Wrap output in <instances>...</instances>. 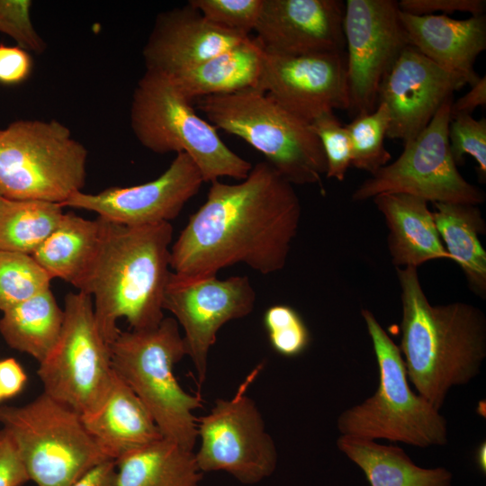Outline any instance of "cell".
Returning <instances> with one entry per match:
<instances>
[{"label":"cell","instance_id":"7402d4cb","mask_svg":"<svg viewBox=\"0 0 486 486\" xmlns=\"http://www.w3.org/2000/svg\"><path fill=\"white\" fill-rule=\"evenodd\" d=\"M372 200L384 217L388 250L396 268L449 259L427 201L399 193L380 194Z\"/></svg>","mask_w":486,"mask_h":486},{"label":"cell","instance_id":"60d3db41","mask_svg":"<svg viewBox=\"0 0 486 486\" xmlns=\"http://www.w3.org/2000/svg\"><path fill=\"white\" fill-rule=\"evenodd\" d=\"M486 104V76H481L479 80L471 86V90L456 101H453L451 105V117L469 114L472 115L473 111L479 106Z\"/></svg>","mask_w":486,"mask_h":486},{"label":"cell","instance_id":"8d00e7d4","mask_svg":"<svg viewBox=\"0 0 486 486\" xmlns=\"http://www.w3.org/2000/svg\"><path fill=\"white\" fill-rule=\"evenodd\" d=\"M398 5L400 12L412 15H430L436 12L445 15L455 12L483 15L486 10L485 0H400Z\"/></svg>","mask_w":486,"mask_h":486},{"label":"cell","instance_id":"484cf974","mask_svg":"<svg viewBox=\"0 0 486 486\" xmlns=\"http://www.w3.org/2000/svg\"><path fill=\"white\" fill-rule=\"evenodd\" d=\"M434 220L449 259L463 270L471 291L486 299V252L479 236L485 234L482 213L474 204L434 203Z\"/></svg>","mask_w":486,"mask_h":486},{"label":"cell","instance_id":"d590c367","mask_svg":"<svg viewBox=\"0 0 486 486\" xmlns=\"http://www.w3.org/2000/svg\"><path fill=\"white\" fill-rule=\"evenodd\" d=\"M29 0H0V32L12 37L24 50L41 52L46 45L35 31Z\"/></svg>","mask_w":486,"mask_h":486},{"label":"cell","instance_id":"ee69618b","mask_svg":"<svg viewBox=\"0 0 486 486\" xmlns=\"http://www.w3.org/2000/svg\"><path fill=\"white\" fill-rule=\"evenodd\" d=\"M2 400H4V399H3V396H2V393H1V391H0V401H1Z\"/></svg>","mask_w":486,"mask_h":486},{"label":"cell","instance_id":"d4e9b609","mask_svg":"<svg viewBox=\"0 0 486 486\" xmlns=\"http://www.w3.org/2000/svg\"><path fill=\"white\" fill-rule=\"evenodd\" d=\"M337 447L363 471L370 486H452L447 469L419 467L399 446L341 435Z\"/></svg>","mask_w":486,"mask_h":486},{"label":"cell","instance_id":"7a4b0ae2","mask_svg":"<svg viewBox=\"0 0 486 486\" xmlns=\"http://www.w3.org/2000/svg\"><path fill=\"white\" fill-rule=\"evenodd\" d=\"M400 288V350L409 381L436 410L449 391L470 382L486 358V317L470 303L433 305L418 268H396Z\"/></svg>","mask_w":486,"mask_h":486},{"label":"cell","instance_id":"2e32d148","mask_svg":"<svg viewBox=\"0 0 486 486\" xmlns=\"http://www.w3.org/2000/svg\"><path fill=\"white\" fill-rule=\"evenodd\" d=\"M264 52L258 91L310 123L324 112L347 111L346 53Z\"/></svg>","mask_w":486,"mask_h":486},{"label":"cell","instance_id":"83f0119b","mask_svg":"<svg viewBox=\"0 0 486 486\" xmlns=\"http://www.w3.org/2000/svg\"><path fill=\"white\" fill-rule=\"evenodd\" d=\"M63 323L64 311L48 289L4 311L0 334L10 347L40 363L57 344Z\"/></svg>","mask_w":486,"mask_h":486},{"label":"cell","instance_id":"cb8c5ba5","mask_svg":"<svg viewBox=\"0 0 486 486\" xmlns=\"http://www.w3.org/2000/svg\"><path fill=\"white\" fill-rule=\"evenodd\" d=\"M103 220H87L67 212L50 237L32 255L51 279L80 288L96 258Z\"/></svg>","mask_w":486,"mask_h":486},{"label":"cell","instance_id":"ffe728a7","mask_svg":"<svg viewBox=\"0 0 486 486\" xmlns=\"http://www.w3.org/2000/svg\"><path fill=\"white\" fill-rule=\"evenodd\" d=\"M410 44L443 69L472 86L481 76L474 70L486 49V17L458 20L445 14L412 15L400 12Z\"/></svg>","mask_w":486,"mask_h":486},{"label":"cell","instance_id":"8fae6325","mask_svg":"<svg viewBox=\"0 0 486 486\" xmlns=\"http://www.w3.org/2000/svg\"><path fill=\"white\" fill-rule=\"evenodd\" d=\"M453 96L446 99L428 126L403 144L400 157L381 167L353 192V202L380 194L399 193L425 201L479 205L486 195L459 173L449 148L448 127Z\"/></svg>","mask_w":486,"mask_h":486},{"label":"cell","instance_id":"f1b7e54d","mask_svg":"<svg viewBox=\"0 0 486 486\" xmlns=\"http://www.w3.org/2000/svg\"><path fill=\"white\" fill-rule=\"evenodd\" d=\"M62 208L45 201L0 198V250L32 255L58 226Z\"/></svg>","mask_w":486,"mask_h":486},{"label":"cell","instance_id":"4316f807","mask_svg":"<svg viewBox=\"0 0 486 486\" xmlns=\"http://www.w3.org/2000/svg\"><path fill=\"white\" fill-rule=\"evenodd\" d=\"M116 486H199L194 451L164 437L115 461Z\"/></svg>","mask_w":486,"mask_h":486},{"label":"cell","instance_id":"52a82bcc","mask_svg":"<svg viewBox=\"0 0 486 486\" xmlns=\"http://www.w3.org/2000/svg\"><path fill=\"white\" fill-rule=\"evenodd\" d=\"M361 315L372 340L379 385L371 397L338 416V431L341 435L383 438L421 448L445 446L448 440L446 418L412 391L400 347L374 314L362 309Z\"/></svg>","mask_w":486,"mask_h":486},{"label":"cell","instance_id":"4dcf8cb0","mask_svg":"<svg viewBox=\"0 0 486 486\" xmlns=\"http://www.w3.org/2000/svg\"><path fill=\"white\" fill-rule=\"evenodd\" d=\"M50 280L32 255L0 250V310L50 289Z\"/></svg>","mask_w":486,"mask_h":486},{"label":"cell","instance_id":"7c38bea8","mask_svg":"<svg viewBox=\"0 0 486 486\" xmlns=\"http://www.w3.org/2000/svg\"><path fill=\"white\" fill-rule=\"evenodd\" d=\"M263 365H257L229 399H218L197 418L200 447L194 453L199 470L224 471L244 484L258 483L273 474L277 451L256 402L247 394Z\"/></svg>","mask_w":486,"mask_h":486},{"label":"cell","instance_id":"1f68e13d","mask_svg":"<svg viewBox=\"0 0 486 486\" xmlns=\"http://www.w3.org/2000/svg\"><path fill=\"white\" fill-rule=\"evenodd\" d=\"M263 321L270 345L277 354L295 357L308 348L310 330L292 307L284 304L270 306L264 313Z\"/></svg>","mask_w":486,"mask_h":486},{"label":"cell","instance_id":"ab89813d","mask_svg":"<svg viewBox=\"0 0 486 486\" xmlns=\"http://www.w3.org/2000/svg\"><path fill=\"white\" fill-rule=\"evenodd\" d=\"M27 382V375L14 358L0 360V391L3 399L19 394Z\"/></svg>","mask_w":486,"mask_h":486},{"label":"cell","instance_id":"6da1fadb","mask_svg":"<svg viewBox=\"0 0 486 486\" xmlns=\"http://www.w3.org/2000/svg\"><path fill=\"white\" fill-rule=\"evenodd\" d=\"M301 217L293 185L258 162L238 184L211 183L205 202L171 246L170 269L190 279L216 276L237 264L276 273L287 263Z\"/></svg>","mask_w":486,"mask_h":486},{"label":"cell","instance_id":"5b68a950","mask_svg":"<svg viewBox=\"0 0 486 486\" xmlns=\"http://www.w3.org/2000/svg\"><path fill=\"white\" fill-rule=\"evenodd\" d=\"M196 108L216 129L259 151L292 185L313 184L322 194L327 161L310 122L255 89L197 99Z\"/></svg>","mask_w":486,"mask_h":486},{"label":"cell","instance_id":"4fadbf2b","mask_svg":"<svg viewBox=\"0 0 486 486\" xmlns=\"http://www.w3.org/2000/svg\"><path fill=\"white\" fill-rule=\"evenodd\" d=\"M343 33L347 112L354 119L375 110L384 76L410 44L395 0H346Z\"/></svg>","mask_w":486,"mask_h":486},{"label":"cell","instance_id":"9c48e42d","mask_svg":"<svg viewBox=\"0 0 486 486\" xmlns=\"http://www.w3.org/2000/svg\"><path fill=\"white\" fill-rule=\"evenodd\" d=\"M0 423L37 486H71L110 460L87 432L81 415L45 392L23 406H0Z\"/></svg>","mask_w":486,"mask_h":486},{"label":"cell","instance_id":"ba28073f","mask_svg":"<svg viewBox=\"0 0 486 486\" xmlns=\"http://www.w3.org/2000/svg\"><path fill=\"white\" fill-rule=\"evenodd\" d=\"M87 151L51 120H19L0 130V197L62 204L80 192Z\"/></svg>","mask_w":486,"mask_h":486},{"label":"cell","instance_id":"d6a6232c","mask_svg":"<svg viewBox=\"0 0 486 486\" xmlns=\"http://www.w3.org/2000/svg\"><path fill=\"white\" fill-rule=\"evenodd\" d=\"M448 140L456 166L463 165L465 156H471L478 165L481 182L486 179V119L477 120L469 114L451 117Z\"/></svg>","mask_w":486,"mask_h":486},{"label":"cell","instance_id":"8992f818","mask_svg":"<svg viewBox=\"0 0 486 486\" xmlns=\"http://www.w3.org/2000/svg\"><path fill=\"white\" fill-rule=\"evenodd\" d=\"M130 126L146 148L158 154L189 156L204 182L221 177L242 180L253 166L222 141L217 129L196 113L192 102L163 74L146 70L138 82Z\"/></svg>","mask_w":486,"mask_h":486},{"label":"cell","instance_id":"d6986e66","mask_svg":"<svg viewBox=\"0 0 486 486\" xmlns=\"http://www.w3.org/2000/svg\"><path fill=\"white\" fill-rule=\"evenodd\" d=\"M249 37L212 23L188 3L157 17L143 49L146 70L172 76Z\"/></svg>","mask_w":486,"mask_h":486},{"label":"cell","instance_id":"277c9868","mask_svg":"<svg viewBox=\"0 0 486 486\" xmlns=\"http://www.w3.org/2000/svg\"><path fill=\"white\" fill-rule=\"evenodd\" d=\"M115 374L138 396L164 438L194 451L199 394L186 392L176 380L175 365L186 356L177 321L164 318L155 328L121 331L110 345Z\"/></svg>","mask_w":486,"mask_h":486},{"label":"cell","instance_id":"603a6c76","mask_svg":"<svg viewBox=\"0 0 486 486\" xmlns=\"http://www.w3.org/2000/svg\"><path fill=\"white\" fill-rule=\"evenodd\" d=\"M264 53L256 38L250 36L238 45L168 77L191 102L204 96L258 90Z\"/></svg>","mask_w":486,"mask_h":486},{"label":"cell","instance_id":"f6af8a7d","mask_svg":"<svg viewBox=\"0 0 486 486\" xmlns=\"http://www.w3.org/2000/svg\"><path fill=\"white\" fill-rule=\"evenodd\" d=\"M1 198V197H0Z\"/></svg>","mask_w":486,"mask_h":486},{"label":"cell","instance_id":"3957f363","mask_svg":"<svg viewBox=\"0 0 486 486\" xmlns=\"http://www.w3.org/2000/svg\"><path fill=\"white\" fill-rule=\"evenodd\" d=\"M102 220L99 250L78 291L92 297L96 324L111 345L121 332L120 319L140 330L157 327L165 318L173 227L170 222L124 226Z\"/></svg>","mask_w":486,"mask_h":486},{"label":"cell","instance_id":"f546056e","mask_svg":"<svg viewBox=\"0 0 486 486\" xmlns=\"http://www.w3.org/2000/svg\"><path fill=\"white\" fill-rule=\"evenodd\" d=\"M390 122L387 106L379 103L374 112L357 116L346 125L351 143V166L373 175L390 163L392 156L384 146Z\"/></svg>","mask_w":486,"mask_h":486},{"label":"cell","instance_id":"44dd1931","mask_svg":"<svg viewBox=\"0 0 486 486\" xmlns=\"http://www.w3.org/2000/svg\"><path fill=\"white\" fill-rule=\"evenodd\" d=\"M81 418L94 441L112 461L163 437L146 407L115 372L101 404Z\"/></svg>","mask_w":486,"mask_h":486},{"label":"cell","instance_id":"f35d334b","mask_svg":"<svg viewBox=\"0 0 486 486\" xmlns=\"http://www.w3.org/2000/svg\"><path fill=\"white\" fill-rule=\"evenodd\" d=\"M32 70L29 53L20 47L0 45V83L14 85L24 81Z\"/></svg>","mask_w":486,"mask_h":486},{"label":"cell","instance_id":"7bdbcfd3","mask_svg":"<svg viewBox=\"0 0 486 486\" xmlns=\"http://www.w3.org/2000/svg\"><path fill=\"white\" fill-rule=\"evenodd\" d=\"M485 443L480 445L476 452V462L481 471L485 472L486 471V457H485Z\"/></svg>","mask_w":486,"mask_h":486},{"label":"cell","instance_id":"ac0fdd59","mask_svg":"<svg viewBox=\"0 0 486 486\" xmlns=\"http://www.w3.org/2000/svg\"><path fill=\"white\" fill-rule=\"evenodd\" d=\"M344 12L341 0H263L254 32L268 52L345 53Z\"/></svg>","mask_w":486,"mask_h":486},{"label":"cell","instance_id":"5bb4252c","mask_svg":"<svg viewBox=\"0 0 486 486\" xmlns=\"http://www.w3.org/2000/svg\"><path fill=\"white\" fill-rule=\"evenodd\" d=\"M256 294L247 275L184 278L171 271L163 309L174 315L184 330L186 356L199 383L205 381L208 356L220 328L229 321L249 315Z\"/></svg>","mask_w":486,"mask_h":486},{"label":"cell","instance_id":"e575fe53","mask_svg":"<svg viewBox=\"0 0 486 486\" xmlns=\"http://www.w3.org/2000/svg\"><path fill=\"white\" fill-rule=\"evenodd\" d=\"M191 5L212 23L242 35L255 30L263 0H190Z\"/></svg>","mask_w":486,"mask_h":486},{"label":"cell","instance_id":"836d02e7","mask_svg":"<svg viewBox=\"0 0 486 486\" xmlns=\"http://www.w3.org/2000/svg\"><path fill=\"white\" fill-rule=\"evenodd\" d=\"M327 161L326 177L343 181L351 166V143L346 125L334 114L324 112L310 122Z\"/></svg>","mask_w":486,"mask_h":486},{"label":"cell","instance_id":"30bf717a","mask_svg":"<svg viewBox=\"0 0 486 486\" xmlns=\"http://www.w3.org/2000/svg\"><path fill=\"white\" fill-rule=\"evenodd\" d=\"M63 311L59 338L37 374L43 392L84 415L101 404L111 386L110 345L98 328L90 295L68 292Z\"/></svg>","mask_w":486,"mask_h":486},{"label":"cell","instance_id":"9a60e30c","mask_svg":"<svg viewBox=\"0 0 486 486\" xmlns=\"http://www.w3.org/2000/svg\"><path fill=\"white\" fill-rule=\"evenodd\" d=\"M204 183L192 158L178 153L158 178L133 186L111 187L97 194L82 191L62 207L94 212L98 217L124 226L170 222Z\"/></svg>","mask_w":486,"mask_h":486},{"label":"cell","instance_id":"b9f144b4","mask_svg":"<svg viewBox=\"0 0 486 486\" xmlns=\"http://www.w3.org/2000/svg\"><path fill=\"white\" fill-rule=\"evenodd\" d=\"M71 486H116L115 461L97 464Z\"/></svg>","mask_w":486,"mask_h":486},{"label":"cell","instance_id":"e0dca14e","mask_svg":"<svg viewBox=\"0 0 486 486\" xmlns=\"http://www.w3.org/2000/svg\"><path fill=\"white\" fill-rule=\"evenodd\" d=\"M465 81L448 72L409 45L384 76L378 104L390 113L387 138L403 144L417 137L443 103L463 88Z\"/></svg>","mask_w":486,"mask_h":486},{"label":"cell","instance_id":"74e56055","mask_svg":"<svg viewBox=\"0 0 486 486\" xmlns=\"http://www.w3.org/2000/svg\"><path fill=\"white\" fill-rule=\"evenodd\" d=\"M29 476L10 433L0 429V486H22Z\"/></svg>","mask_w":486,"mask_h":486}]
</instances>
